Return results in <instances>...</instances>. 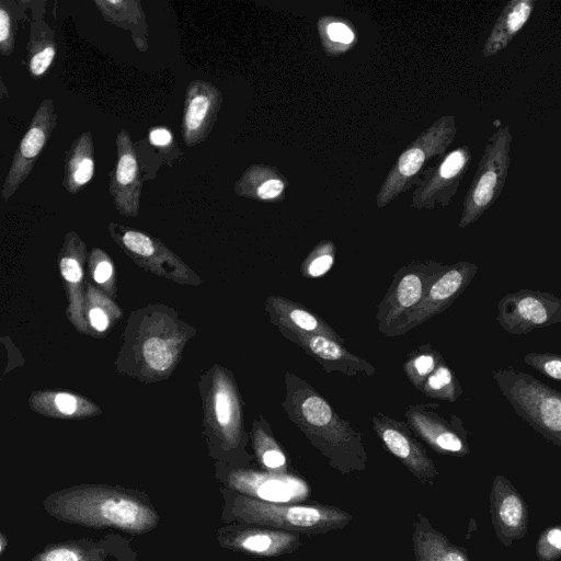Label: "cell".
Returning a JSON list of instances; mask_svg holds the SVG:
<instances>
[{"mask_svg": "<svg viewBox=\"0 0 561 561\" xmlns=\"http://www.w3.org/2000/svg\"><path fill=\"white\" fill-rule=\"evenodd\" d=\"M43 508L60 523L128 535H145L160 523L144 490L121 485L84 483L64 488L46 495Z\"/></svg>", "mask_w": 561, "mask_h": 561, "instance_id": "cell-1", "label": "cell"}, {"mask_svg": "<svg viewBox=\"0 0 561 561\" xmlns=\"http://www.w3.org/2000/svg\"><path fill=\"white\" fill-rule=\"evenodd\" d=\"M284 382V412L329 466L344 476L365 471L368 456L362 433L354 430L311 385L295 373L285 371Z\"/></svg>", "mask_w": 561, "mask_h": 561, "instance_id": "cell-2", "label": "cell"}, {"mask_svg": "<svg viewBox=\"0 0 561 561\" xmlns=\"http://www.w3.org/2000/svg\"><path fill=\"white\" fill-rule=\"evenodd\" d=\"M219 493L224 524L259 525L300 535H323L344 528L353 519L348 512L332 505L263 501L225 486L219 488Z\"/></svg>", "mask_w": 561, "mask_h": 561, "instance_id": "cell-3", "label": "cell"}, {"mask_svg": "<svg viewBox=\"0 0 561 561\" xmlns=\"http://www.w3.org/2000/svg\"><path fill=\"white\" fill-rule=\"evenodd\" d=\"M493 379L517 415L561 447V392L513 368L494 370Z\"/></svg>", "mask_w": 561, "mask_h": 561, "instance_id": "cell-4", "label": "cell"}, {"mask_svg": "<svg viewBox=\"0 0 561 561\" xmlns=\"http://www.w3.org/2000/svg\"><path fill=\"white\" fill-rule=\"evenodd\" d=\"M511 144L512 134L508 126H501L488 138L463 201L460 228L476 222L501 195L511 165Z\"/></svg>", "mask_w": 561, "mask_h": 561, "instance_id": "cell-5", "label": "cell"}, {"mask_svg": "<svg viewBox=\"0 0 561 561\" xmlns=\"http://www.w3.org/2000/svg\"><path fill=\"white\" fill-rule=\"evenodd\" d=\"M446 266L427 260L413 261L398 270L377 308L378 331L387 336L391 328L421 302Z\"/></svg>", "mask_w": 561, "mask_h": 561, "instance_id": "cell-6", "label": "cell"}, {"mask_svg": "<svg viewBox=\"0 0 561 561\" xmlns=\"http://www.w3.org/2000/svg\"><path fill=\"white\" fill-rule=\"evenodd\" d=\"M456 136L454 116H444L414 141L398 159L393 169L381 187L377 202L383 206L391 202L416 175L424 162L436 154L443 153Z\"/></svg>", "mask_w": 561, "mask_h": 561, "instance_id": "cell-7", "label": "cell"}, {"mask_svg": "<svg viewBox=\"0 0 561 561\" xmlns=\"http://www.w3.org/2000/svg\"><path fill=\"white\" fill-rule=\"evenodd\" d=\"M474 263L461 261L447 265L433 282L421 302L400 319L388 332V337L405 334L432 317L442 313L463 293L476 276Z\"/></svg>", "mask_w": 561, "mask_h": 561, "instance_id": "cell-8", "label": "cell"}, {"mask_svg": "<svg viewBox=\"0 0 561 561\" xmlns=\"http://www.w3.org/2000/svg\"><path fill=\"white\" fill-rule=\"evenodd\" d=\"M496 320L516 335L561 323V299L551 293L519 289L497 302Z\"/></svg>", "mask_w": 561, "mask_h": 561, "instance_id": "cell-9", "label": "cell"}, {"mask_svg": "<svg viewBox=\"0 0 561 561\" xmlns=\"http://www.w3.org/2000/svg\"><path fill=\"white\" fill-rule=\"evenodd\" d=\"M438 404H409L405 423L416 437L440 455L463 457L470 453L468 432L460 417L446 419L437 412Z\"/></svg>", "mask_w": 561, "mask_h": 561, "instance_id": "cell-10", "label": "cell"}, {"mask_svg": "<svg viewBox=\"0 0 561 561\" xmlns=\"http://www.w3.org/2000/svg\"><path fill=\"white\" fill-rule=\"evenodd\" d=\"M216 540L224 549L260 558L289 554L304 545L298 533L234 523L220 526Z\"/></svg>", "mask_w": 561, "mask_h": 561, "instance_id": "cell-11", "label": "cell"}, {"mask_svg": "<svg viewBox=\"0 0 561 561\" xmlns=\"http://www.w3.org/2000/svg\"><path fill=\"white\" fill-rule=\"evenodd\" d=\"M371 426L383 445L420 482L434 485L438 470L405 422L382 412L371 416Z\"/></svg>", "mask_w": 561, "mask_h": 561, "instance_id": "cell-12", "label": "cell"}, {"mask_svg": "<svg viewBox=\"0 0 561 561\" xmlns=\"http://www.w3.org/2000/svg\"><path fill=\"white\" fill-rule=\"evenodd\" d=\"M57 123L51 99L43 100L22 137L4 179L1 196L9 199L30 175Z\"/></svg>", "mask_w": 561, "mask_h": 561, "instance_id": "cell-13", "label": "cell"}, {"mask_svg": "<svg viewBox=\"0 0 561 561\" xmlns=\"http://www.w3.org/2000/svg\"><path fill=\"white\" fill-rule=\"evenodd\" d=\"M31 561H138L133 540L121 533L50 543Z\"/></svg>", "mask_w": 561, "mask_h": 561, "instance_id": "cell-14", "label": "cell"}, {"mask_svg": "<svg viewBox=\"0 0 561 561\" xmlns=\"http://www.w3.org/2000/svg\"><path fill=\"white\" fill-rule=\"evenodd\" d=\"M116 160L110 175V194L121 215L135 217L141 195V173L136 150L128 131L123 128L116 136Z\"/></svg>", "mask_w": 561, "mask_h": 561, "instance_id": "cell-15", "label": "cell"}, {"mask_svg": "<svg viewBox=\"0 0 561 561\" xmlns=\"http://www.w3.org/2000/svg\"><path fill=\"white\" fill-rule=\"evenodd\" d=\"M490 514L496 538L505 547L526 536L528 505L518 490L502 474H496L492 483Z\"/></svg>", "mask_w": 561, "mask_h": 561, "instance_id": "cell-16", "label": "cell"}, {"mask_svg": "<svg viewBox=\"0 0 561 561\" xmlns=\"http://www.w3.org/2000/svg\"><path fill=\"white\" fill-rule=\"evenodd\" d=\"M221 104V93L213 83L201 79L188 83L181 123V134L186 146L194 147L206 140Z\"/></svg>", "mask_w": 561, "mask_h": 561, "instance_id": "cell-17", "label": "cell"}, {"mask_svg": "<svg viewBox=\"0 0 561 561\" xmlns=\"http://www.w3.org/2000/svg\"><path fill=\"white\" fill-rule=\"evenodd\" d=\"M282 335L300 346L316 359L327 373H341L346 376H373L375 366L366 359L351 353L344 344L332 339L307 334L288 329H278Z\"/></svg>", "mask_w": 561, "mask_h": 561, "instance_id": "cell-18", "label": "cell"}, {"mask_svg": "<svg viewBox=\"0 0 561 561\" xmlns=\"http://www.w3.org/2000/svg\"><path fill=\"white\" fill-rule=\"evenodd\" d=\"M216 479L221 486L233 490L247 496L271 501L291 497L294 488L301 489V484L291 476L273 474L263 470L256 471L248 468L230 467L225 463L217 466Z\"/></svg>", "mask_w": 561, "mask_h": 561, "instance_id": "cell-19", "label": "cell"}, {"mask_svg": "<svg viewBox=\"0 0 561 561\" xmlns=\"http://www.w3.org/2000/svg\"><path fill=\"white\" fill-rule=\"evenodd\" d=\"M270 321L277 329H288L307 334L322 335L341 344L344 339L321 317L304 305L283 296L272 295L265 301Z\"/></svg>", "mask_w": 561, "mask_h": 561, "instance_id": "cell-20", "label": "cell"}, {"mask_svg": "<svg viewBox=\"0 0 561 561\" xmlns=\"http://www.w3.org/2000/svg\"><path fill=\"white\" fill-rule=\"evenodd\" d=\"M471 161V151L462 146L449 152L434 170L422 190L421 201L447 205L467 172Z\"/></svg>", "mask_w": 561, "mask_h": 561, "instance_id": "cell-21", "label": "cell"}, {"mask_svg": "<svg viewBox=\"0 0 561 561\" xmlns=\"http://www.w3.org/2000/svg\"><path fill=\"white\" fill-rule=\"evenodd\" d=\"M412 547L414 561H471L465 548L451 542L421 513L413 522Z\"/></svg>", "mask_w": 561, "mask_h": 561, "instance_id": "cell-22", "label": "cell"}, {"mask_svg": "<svg viewBox=\"0 0 561 561\" xmlns=\"http://www.w3.org/2000/svg\"><path fill=\"white\" fill-rule=\"evenodd\" d=\"M534 7L535 2L531 0L507 2L484 43L483 56H494L503 50L527 23Z\"/></svg>", "mask_w": 561, "mask_h": 561, "instance_id": "cell-23", "label": "cell"}, {"mask_svg": "<svg viewBox=\"0 0 561 561\" xmlns=\"http://www.w3.org/2000/svg\"><path fill=\"white\" fill-rule=\"evenodd\" d=\"M94 145L92 134L83 131L70 146L65 162L62 184L70 194L78 193L94 174Z\"/></svg>", "mask_w": 561, "mask_h": 561, "instance_id": "cell-24", "label": "cell"}, {"mask_svg": "<svg viewBox=\"0 0 561 561\" xmlns=\"http://www.w3.org/2000/svg\"><path fill=\"white\" fill-rule=\"evenodd\" d=\"M94 4L105 20L131 32L133 41L139 50L148 49V25L139 1L98 0Z\"/></svg>", "mask_w": 561, "mask_h": 561, "instance_id": "cell-25", "label": "cell"}, {"mask_svg": "<svg viewBox=\"0 0 561 561\" xmlns=\"http://www.w3.org/2000/svg\"><path fill=\"white\" fill-rule=\"evenodd\" d=\"M252 442L261 470L273 474L291 476L287 454L262 416L253 424Z\"/></svg>", "mask_w": 561, "mask_h": 561, "instance_id": "cell-26", "label": "cell"}, {"mask_svg": "<svg viewBox=\"0 0 561 561\" xmlns=\"http://www.w3.org/2000/svg\"><path fill=\"white\" fill-rule=\"evenodd\" d=\"M28 69L34 78L43 76L56 56L54 32L43 20L32 23L27 43Z\"/></svg>", "mask_w": 561, "mask_h": 561, "instance_id": "cell-27", "label": "cell"}, {"mask_svg": "<svg viewBox=\"0 0 561 561\" xmlns=\"http://www.w3.org/2000/svg\"><path fill=\"white\" fill-rule=\"evenodd\" d=\"M444 360L431 344H423L408 354L403 370L410 382L421 390L426 378Z\"/></svg>", "mask_w": 561, "mask_h": 561, "instance_id": "cell-28", "label": "cell"}, {"mask_svg": "<svg viewBox=\"0 0 561 561\" xmlns=\"http://www.w3.org/2000/svg\"><path fill=\"white\" fill-rule=\"evenodd\" d=\"M420 391L428 398L454 402L461 396L462 388L454 371L443 360L426 378Z\"/></svg>", "mask_w": 561, "mask_h": 561, "instance_id": "cell-29", "label": "cell"}, {"mask_svg": "<svg viewBox=\"0 0 561 561\" xmlns=\"http://www.w3.org/2000/svg\"><path fill=\"white\" fill-rule=\"evenodd\" d=\"M335 257V248L332 242L318 244L300 265V273L306 278H318L327 274Z\"/></svg>", "mask_w": 561, "mask_h": 561, "instance_id": "cell-30", "label": "cell"}, {"mask_svg": "<svg viewBox=\"0 0 561 561\" xmlns=\"http://www.w3.org/2000/svg\"><path fill=\"white\" fill-rule=\"evenodd\" d=\"M144 357L151 368L159 371L168 369L173 362V354L169 345L158 337H151L145 342Z\"/></svg>", "mask_w": 561, "mask_h": 561, "instance_id": "cell-31", "label": "cell"}, {"mask_svg": "<svg viewBox=\"0 0 561 561\" xmlns=\"http://www.w3.org/2000/svg\"><path fill=\"white\" fill-rule=\"evenodd\" d=\"M536 554L540 561H554L561 557V525L549 527L540 534Z\"/></svg>", "mask_w": 561, "mask_h": 561, "instance_id": "cell-32", "label": "cell"}, {"mask_svg": "<svg viewBox=\"0 0 561 561\" xmlns=\"http://www.w3.org/2000/svg\"><path fill=\"white\" fill-rule=\"evenodd\" d=\"M527 365L540 374L561 381V355L553 353H528L524 356Z\"/></svg>", "mask_w": 561, "mask_h": 561, "instance_id": "cell-33", "label": "cell"}, {"mask_svg": "<svg viewBox=\"0 0 561 561\" xmlns=\"http://www.w3.org/2000/svg\"><path fill=\"white\" fill-rule=\"evenodd\" d=\"M121 241L131 253L139 256H151L156 252L152 239L137 230H124Z\"/></svg>", "mask_w": 561, "mask_h": 561, "instance_id": "cell-34", "label": "cell"}, {"mask_svg": "<svg viewBox=\"0 0 561 561\" xmlns=\"http://www.w3.org/2000/svg\"><path fill=\"white\" fill-rule=\"evenodd\" d=\"M14 48V33L12 16L4 1L0 3V51L2 56H10Z\"/></svg>", "mask_w": 561, "mask_h": 561, "instance_id": "cell-35", "label": "cell"}, {"mask_svg": "<svg viewBox=\"0 0 561 561\" xmlns=\"http://www.w3.org/2000/svg\"><path fill=\"white\" fill-rule=\"evenodd\" d=\"M60 272L66 280L69 283H78L82 277V270L79 262L71 257L65 256L61 259L60 263Z\"/></svg>", "mask_w": 561, "mask_h": 561, "instance_id": "cell-36", "label": "cell"}, {"mask_svg": "<svg viewBox=\"0 0 561 561\" xmlns=\"http://www.w3.org/2000/svg\"><path fill=\"white\" fill-rule=\"evenodd\" d=\"M284 191V183L278 179H270L260 184L255 190V195L261 199H272L277 197Z\"/></svg>", "mask_w": 561, "mask_h": 561, "instance_id": "cell-37", "label": "cell"}, {"mask_svg": "<svg viewBox=\"0 0 561 561\" xmlns=\"http://www.w3.org/2000/svg\"><path fill=\"white\" fill-rule=\"evenodd\" d=\"M327 32L330 39L342 44H350L354 38L352 31L346 25L337 22L331 23Z\"/></svg>", "mask_w": 561, "mask_h": 561, "instance_id": "cell-38", "label": "cell"}, {"mask_svg": "<svg viewBox=\"0 0 561 561\" xmlns=\"http://www.w3.org/2000/svg\"><path fill=\"white\" fill-rule=\"evenodd\" d=\"M57 409L66 415H71L77 410V400L72 394L60 392L55 396Z\"/></svg>", "mask_w": 561, "mask_h": 561, "instance_id": "cell-39", "label": "cell"}, {"mask_svg": "<svg viewBox=\"0 0 561 561\" xmlns=\"http://www.w3.org/2000/svg\"><path fill=\"white\" fill-rule=\"evenodd\" d=\"M148 137L150 144L157 147H167L173 140L171 131L165 127H154L150 129Z\"/></svg>", "mask_w": 561, "mask_h": 561, "instance_id": "cell-40", "label": "cell"}, {"mask_svg": "<svg viewBox=\"0 0 561 561\" xmlns=\"http://www.w3.org/2000/svg\"><path fill=\"white\" fill-rule=\"evenodd\" d=\"M90 322L98 331H104L107 328L108 319L103 310L94 308L90 311Z\"/></svg>", "mask_w": 561, "mask_h": 561, "instance_id": "cell-41", "label": "cell"}, {"mask_svg": "<svg viewBox=\"0 0 561 561\" xmlns=\"http://www.w3.org/2000/svg\"><path fill=\"white\" fill-rule=\"evenodd\" d=\"M113 267L110 262L101 261L94 271V279L95 282L102 284L105 283L112 275Z\"/></svg>", "mask_w": 561, "mask_h": 561, "instance_id": "cell-42", "label": "cell"}, {"mask_svg": "<svg viewBox=\"0 0 561 561\" xmlns=\"http://www.w3.org/2000/svg\"><path fill=\"white\" fill-rule=\"evenodd\" d=\"M9 547V539L3 531H0V557L4 554Z\"/></svg>", "mask_w": 561, "mask_h": 561, "instance_id": "cell-43", "label": "cell"}]
</instances>
